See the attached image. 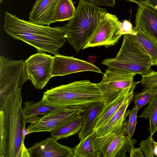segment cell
I'll return each instance as SVG.
<instances>
[{
    "instance_id": "cell-1",
    "label": "cell",
    "mask_w": 157,
    "mask_h": 157,
    "mask_svg": "<svg viewBox=\"0 0 157 157\" xmlns=\"http://www.w3.org/2000/svg\"><path fill=\"white\" fill-rule=\"evenodd\" d=\"M21 88L0 100V157H28Z\"/></svg>"
},
{
    "instance_id": "cell-2",
    "label": "cell",
    "mask_w": 157,
    "mask_h": 157,
    "mask_svg": "<svg viewBox=\"0 0 157 157\" xmlns=\"http://www.w3.org/2000/svg\"><path fill=\"white\" fill-rule=\"evenodd\" d=\"M3 28L13 38L35 48L38 52L59 54L58 51L67 41L61 27L37 24L5 12Z\"/></svg>"
},
{
    "instance_id": "cell-3",
    "label": "cell",
    "mask_w": 157,
    "mask_h": 157,
    "mask_svg": "<svg viewBox=\"0 0 157 157\" xmlns=\"http://www.w3.org/2000/svg\"><path fill=\"white\" fill-rule=\"evenodd\" d=\"M42 99L53 105L84 108L94 103L103 101V97L99 83L84 80L47 90L44 93Z\"/></svg>"
},
{
    "instance_id": "cell-4",
    "label": "cell",
    "mask_w": 157,
    "mask_h": 157,
    "mask_svg": "<svg viewBox=\"0 0 157 157\" xmlns=\"http://www.w3.org/2000/svg\"><path fill=\"white\" fill-rule=\"evenodd\" d=\"M106 9L83 0H79L73 17L61 27L67 41L78 52L90 39Z\"/></svg>"
},
{
    "instance_id": "cell-5",
    "label": "cell",
    "mask_w": 157,
    "mask_h": 157,
    "mask_svg": "<svg viewBox=\"0 0 157 157\" xmlns=\"http://www.w3.org/2000/svg\"><path fill=\"white\" fill-rule=\"evenodd\" d=\"M101 64L108 68L120 70L141 75L148 73L153 66L152 61L134 35H123L120 50L114 58H107Z\"/></svg>"
},
{
    "instance_id": "cell-6",
    "label": "cell",
    "mask_w": 157,
    "mask_h": 157,
    "mask_svg": "<svg viewBox=\"0 0 157 157\" xmlns=\"http://www.w3.org/2000/svg\"><path fill=\"white\" fill-rule=\"evenodd\" d=\"M29 79L25 61L0 56V100L11 94Z\"/></svg>"
},
{
    "instance_id": "cell-7",
    "label": "cell",
    "mask_w": 157,
    "mask_h": 157,
    "mask_svg": "<svg viewBox=\"0 0 157 157\" xmlns=\"http://www.w3.org/2000/svg\"><path fill=\"white\" fill-rule=\"evenodd\" d=\"M121 25L116 15L105 12L84 49L94 47L107 48L115 45L124 35Z\"/></svg>"
},
{
    "instance_id": "cell-8",
    "label": "cell",
    "mask_w": 157,
    "mask_h": 157,
    "mask_svg": "<svg viewBox=\"0 0 157 157\" xmlns=\"http://www.w3.org/2000/svg\"><path fill=\"white\" fill-rule=\"evenodd\" d=\"M82 108H61L42 117L33 116L26 119V123L30 124L26 128V135L40 132L52 131L73 117L81 114Z\"/></svg>"
},
{
    "instance_id": "cell-9",
    "label": "cell",
    "mask_w": 157,
    "mask_h": 157,
    "mask_svg": "<svg viewBox=\"0 0 157 157\" xmlns=\"http://www.w3.org/2000/svg\"><path fill=\"white\" fill-rule=\"evenodd\" d=\"M54 56L44 52L32 55L25 61L29 79L35 87L42 90L52 77Z\"/></svg>"
},
{
    "instance_id": "cell-10",
    "label": "cell",
    "mask_w": 157,
    "mask_h": 157,
    "mask_svg": "<svg viewBox=\"0 0 157 157\" xmlns=\"http://www.w3.org/2000/svg\"><path fill=\"white\" fill-rule=\"evenodd\" d=\"M136 75L120 70L107 69L99 83L105 104L114 99L124 90L132 86L135 82L134 77Z\"/></svg>"
},
{
    "instance_id": "cell-11",
    "label": "cell",
    "mask_w": 157,
    "mask_h": 157,
    "mask_svg": "<svg viewBox=\"0 0 157 157\" xmlns=\"http://www.w3.org/2000/svg\"><path fill=\"white\" fill-rule=\"evenodd\" d=\"M85 71L102 73L99 68L86 61L59 54L54 56L52 71V77Z\"/></svg>"
},
{
    "instance_id": "cell-12",
    "label": "cell",
    "mask_w": 157,
    "mask_h": 157,
    "mask_svg": "<svg viewBox=\"0 0 157 157\" xmlns=\"http://www.w3.org/2000/svg\"><path fill=\"white\" fill-rule=\"evenodd\" d=\"M52 137L27 148L30 157H73L72 148L62 145Z\"/></svg>"
},
{
    "instance_id": "cell-13",
    "label": "cell",
    "mask_w": 157,
    "mask_h": 157,
    "mask_svg": "<svg viewBox=\"0 0 157 157\" xmlns=\"http://www.w3.org/2000/svg\"><path fill=\"white\" fill-rule=\"evenodd\" d=\"M60 1L36 0L29 12V21L43 25L56 22V13Z\"/></svg>"
},
{
    "instance_id": "cell-14",
    "label": "cell",
    "mask_w": 157,
    "mask_h": 157,
    "mask_svg": "<svg viewBox=\"0 0 157 157\" xmlns=\"http://www.w3.org/2000/svg\"><path fill=\"white\" fill-rule=\"evenodd\" d=\"M135 30H139L157 41V10L142 4L136 15Z\"/></svg>"
},
{
    "instance_id": "cell-15",
    "label": "cell",
    "mask_w": 157,
    "mask_h": 157,
    "mask_svg": "<svg viewBox=\"0 0 157 157\" xmlns=\"http://www.w3.org/2000/svg\"><path fill=\"white\" fill-rule=\"evenodd\" d=\"M140 81H135L131 86L123 90L116 98L105 104L98 116L94 131H97L105 125L123 103L130 96L133 95L134 91Z\"/></svg>"
},
{
    "instance_id": "cell-16",
    "label": "cell",
    "mask_w": 157,
    "mask_h": 157,
    "mask_svg": "<svg viewBox=\"0 0 157 157\" xmlns=\"http://www.w3.org/2000/svg\"><path fill=\"white\" fill-rule=\"evenodd\" d=\"M133 95L129 97L113 115L108 122L97 131L98 136H100L109 133L114 132L117 135L120 133L126 121V118L130 110L127 109L133 100Z\"/></svg>"
},
{
    "instance_id": "cell-17",
    "label": "cell",
    "mask_w": 157,
    "mask_h": 157,
    "mask_svg": "<svg viewBox=\"0 0 157 157\" xmlns=\"http://www.w3.org/2000/svg\"><path fill=\"white\" fill-rule=\"evenodd\" d=\"M103 101L94 103L84 108L81 113L83 120L82 127L78 133L81 140L94 132L97 118L105 105Z\"/></svg>"
},
{
    "instance_id": "cell-18",
    "label": "cell",
    "mask_w": 157,
    "mask_h": 157,
    "mask_svg": "<svg viewBox=\"0 0 157 157\" xmlns=\"http://www.w3.org/2000/svg\"><path fill=\"white\" fill-rule=\"evenodd\" d=\"M136 140L122 132L117 135L109 146L105 157H125L126 153L134 147Z\"/></svg>"
},
{
    "instance_id": "cell-19",
    "label": "cell",
    "mask_w": 157,
    "mask_h": 157,
    "mask_svg": "<svg viewBox=\"0 0 157 157\" xmlns=\"http://www.w3.org/2000/svg\"><path fill=\"white\" fill-rule=\"evenodd\" d=\"M83 120L81 114L76 115L67 120L52 131V137L57 140L76 134L81 129Z\"/></svg>"
},
{
    "instance_id": "cell-20",
    "label": "cell",
    "mask_w": 157,
    "mask_h": 157,
    "mask_svg": "<svg viewBox=\"0 0 157 157\" xmlns=\"http://www.w3.org/2000/svg\"><path fill=\"white\" fill-rule=\"evenodd\" d=\"M23 105V109L26 119L35 115L45 116L58 109L66 108L50 105L42 99L37 102L25 101Z\"/></svg>"
},
{
    "instance_id": "cell-21",
    "label": "cell",
    "mask_w": 157,
    "mask_h": 157,
    "mask_svg": "<svg viewBox=\"0 0 157 157\" xmlns=\"http://www.w3.org/2000/svg\"><path fill=\"white\" fill-rule=\"evenodd\" d=\"M96 133L97 131L93 132L72 148L73 157H98L94 145Z\"/></svg>"
},
{
    "instance_id": "cell-22",
    "label": "cell",
    "mask_w": 157,
    "mask_h": 157,
    "mask_svg": "<svg viewBox=\"0 0 157 157\" xmlns=\"http://www.w3.org/2000/svg\"><path fill=\"white\" fill-rule=\"evenodd\" d=\"M134 36L151 57L153 66H157V41L139 30Z\"/></svg>"
},
{
    "instance_id": "cell-23",
    "label": "cell",
    "mask_w": 157,
    "mask_h": 157,
    "mask_svg": "<svg viewBox=\"0 0 157 157\" xmlns=\"http://www.w3.org/2000/svg\"><path fill=\"white\" fill-rule=\"evenodd\" d=\"M139 117L149 119L148 131L153 136L157 131V94L153 95L149 105Z\"/></svg>"
},
{
    "instance_id": "cell-24",
    "label": "cell",
    "mask_w": 157,
    "mask_h": 157,
    "mask_svg": "<svg viewBox=\"0 0 157 157\" xmlns=\"http://www.w3.org/2000/svg\"><path fill=\"white\" fill-rule=\"evenodd\" d=\"M75 10L72 0H60L56 13V22L69 20L73 17Z\"/></svg>"
},
{
    "instance_id": "cell-25",
    "label": "cell",
    "mask_w": 157,
    "mask_h": 157,
    "mask_svg": "<svg viewBox=\"0 0 157 157\" xmlns=\"http://www.w3.org/2000/svg\"><path fill=\"white\" fill-rule=\"evenodd\" d=\"M116 135L115 133L112 132L98 136L96 133L94 140V145L98 157H105L109 146Z\"/></svg>"
},
{
    "instance_id": "cell-26",
    "label": "cell",
    "mask_w": 157,
    "mask_h": 157,
    "mask_svg": "<svg viewBox=\"0 0 157 157\" xmlns=\"http://www.w3.org/2000/svg\"><path fill=\"white\" fill-rule=\"evenodd\" d=\"M141 76L140 83L144 88L154 95L157 94V71L150 70Z\"/></svg>"
},
{
    "instance_id": "cell-27",
    "label": "cell",
    "mask_w": 157,
    "mask_h": 157,
    "mask_svg": "<svg viewBox=\"0 0 157 157\" xmlns=\"http://www.w3.org/2000/svg\"><path fill=\"white\" fill-rule=\"evenodd\" d=\"M139 109L135 106L130 110L128 120L126 121L121 132L132 138L137 124V115Z\"/></svg>"
},
{
    "instance_id": "cell-28",
    "label": "cell",
    "mask_w": 157,
    "mask_h": 157,
    "mask_svg": "<svg viewBox=\"0 0 157 157\" xmlns=\"http://www.w3.org/2000/svg\"><path fill=\"white\" fill-rule=\"evenodd\" d=\"M153 95L148 90L144 88L141 91L133 95L135 106L139 110L149 103Z\"/></svg>"
},
{
    "instance_id": "cell-29",
    "label": "cell",
    "mask_w": 157,
    "mask_h": 157,
    "mask_svg": "<svg viewBox=\"0 0 157 157\" xmlns=\"http://www.w3.org/2000/svg\"><path fill=\"white\" fill-rule=\"evenodd\" d=\"M150 134L146 139L142 140L140 144V147L145 157H154L152 150V139Z\"/></svg>"
},
{
    "instance_id": "cell-30",
    "label": "cell",
    "mask_w": 157,
    "mask_h": 157,
    "mask_svg": "<svg viewBox=\"0 0 157 157\" xmlns=\"http://www.w3.org/2000/svg\"><path fill=\"white\" fill-rule=\"evenodd\" d=\"M121 29L124 35L131 34L135 35L136 34V31L133 29L132 23L127 20H124L122 23Z\"/></svg>"
},
{
    "instance_id": "cell-31",
    "label": "cell",
    "mask_w": 157,
    "mask_h": 157,
    "mask_svg": "<svg viewBox=\"0 0 157 157\" xmlns=\"http://www.w3.org/2000/svg\"><path fill=\"white\" fill-rule=\"evenodd\" d=\"M97 5L113 7L115 4V0H83Z\"/></svg>"
},
{
    "instance_id": "cell-32",
    "label": "cell",
    "mask_w": 157,
    "mask_h": 157,
    "mask_svg": "<svg viewBox=\"0 0 157 157\" xmlns=\"http://www.w3.org/2000/svg\"><path fill=\"white\" fill-rule=\"evenodd\" d=\"M129 152L130 157H145L140 147L136 148L132 147Z\"/></svg>"
},
{
    "instance_id": "cell-33",
    "label": "cell",
    "mask_w": 157,
    "mask_h": 157,
    "mask_svg": "<svg viewBox=\"0 0 157 157\" xmlns=\"http://www.w3.org/2000/svg\"><path fill=\"white\" fill-rule=\"evenodd\" d=\"M144 4L157 10V0H147Z\"/></svg>"
},
{
    "instance_id": "cell-34",
    "label": "cell",
    "mask_w": 157,
    "mask_h": 157,
    "mask_svg": "<svg viewBox=\"0 0 157 157\" xmlns=\"http://www.w3.org/2000/svg\"><path fill=\"white\" fill-rule=\"evenodd\" d=\"M152 150L154 155L157 157V142H155L152 138Z\"/></svg>"
},
{
    "instance_id": "cell-35",
    "label": "cell",
    "mask_w": 157,
    "mask_h": 157,
    "mask_svg": "<svg viewBox=\"0 0 157 157\" xmlns=\"http://www.w3.org/2000/svg\"><path fill=\"white\" fill-rule=\"evenodd\" d=\"M127 1L135 3L139 6L144 4L147 0H126Z\"/></svg>"
},
{
    "instance_id": "cell-36",
    "label": "cell",
    "mask_w": 157,
    "mask_h": 157,
    "mask_svg": "<svg viewBox=\"0 0 157 157\" xmlns=\"http://www.w3.org/2000/svg\"><path fill=\"white\" fill-rule=\"evenodd\" d=\"M4 0H0V3L2 4V3Z\"/></svg>"
}]
</instances>
